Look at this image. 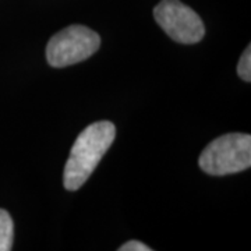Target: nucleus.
Returning <instances> with one entry per match:
<instances>
[{
	"label": "nucleus",
	"instance_id": "nucleus-1",
	"mask_svg": "<svg viewBox=\"0 0 251 251\" xmlns=\"http://www.w3.org/2000/svg\"><path fill=\"white\" fill-rule=\"evenodd\" d=\"M116 137V127L110 122H97L81 131L74 141L64 166L63 183L67 190L78 188L90 179Z\"/></svg>",
	"mask_w": 251,
	"mask_h": 251
},
{
	"label": "nucleus",
	"instance_id": "nucleus-2",
	"mask_svg": "<svg viewBox=\"0 0 251 251\" xmlns=\"http://www.w3.org/2000/svg\"><path fill=\"white\" fill-rule=\"evenodd\" d=\"M200 168L212 176L233 175L249 169L251 165V137L230 133L218 137L200 155Z\"/></svg>",
	"mask_w": 251,
	"mask_h": 251
},
{
	"label": "nucleus",
	"instance_id": "nucleus-3",
	"mask_svg": "<svg viewBox=\"0 0 251 251\" xmlns=\"http://www.w3.org/2000/svg\"><path fill=\"white\" fill-rule=\"evenodd\" d=\"M99 46L100 38L95 31L84 25H70L50 38L46 59L52 67H67L88 59Z\"/></svg>",
	"mask_w": 251,
	"mask_h": 251
},
{
	"label": "nucleus",
	"instance_id": "nucleus-4",
	"mask_svg": "<svg viewBox=\"0 0 251 251\" xmlns=\"http://www.w3.org/2000/svg\"><path fill=\"white\" fill-rule=\"evenodd\" d=\"M153 17L162 29L179 44H197L205 34L200 16L180 0H162L153 9Z\"/></svg>",
	"mask_w": 251,
	"mask_h": 251
},
{
	"label": "nucleus",
	"instance_id": "nucleus-5",
	"mask_svg": "<svg viewBox=\"0 0 251 251\" xmlns=\"http://www.w3.org/2000/svg\"><path fill=\"white\" fill-rule=\"evenodd\" d=\"M13 247V221L7 211L0 209V251H10Z\"/></svg>",
	"mask_w": 251,
	"mask_h": 251
},
{
	"label": "nucleus",
	"instance_id": "nucleus-6",
	"mask_svg": "<svg viewBox=\"0 0 251 251\" xmlns=\"http://www.w3.org/2000/svg\"><path fill=\"white\" fill-rule=\"evenodd\" d=\"M237 74L240 75V78L246 82L251 81V48L249 46L244 53L242 54L239 66H237Z\"/></svg>",
	"mask_w": 251,
	"mask_h": 251
},
{
	"label": "nucleus",
	"instance_id": "nucleus-7",
	"mask_svg": "<svg viewBox=\"0 0 251 251\" xmlns=\"http://www.w3.org/2000/svg\"><path fill=\"white\" fill-rule=\"evenodd\" d=\"M119 251H151V249L144 244L141 242H137V240H131V242H127L125 244H122L119 247Z\"/></svg>",
	"mask_w": 251,
	"mask_h": 251
}]
</instances>
